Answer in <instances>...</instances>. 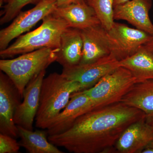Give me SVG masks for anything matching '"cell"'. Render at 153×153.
Instances as JSON below:
<instances>
[{"instance_id":"cell-1","label":"cell","mask_w":153,"mask_h":153,"mask_svg":"<svg viewBox=\"0 0 153 153\" xmlns=\"http://www.w3.org/2000/svg\"><path fill=\"white\" fill-rule=\"evenodd\" d=\"M140 110L119 102L94 108L79 117L68 130L48 136L49 141L69 152H112L121 134L132 123L144 118Z\"/></svg>"},{"instance_id":"cell-2","label":"cell","mask_w":153,"mask_h":153,"mask_svg":"<svg viewBox=\"0 0 153 153\" xmlns=\"http://www.w3.org/2000/svg\"><path fill=\"white\" fill-rule=\"evenodd\" d=\"M82 91L79 82L62 74L53 73L44 77L41 85L39 108L35 120L37 128L47 129L68 104L73 94Z\"/></svg>"},{"instance_id":"cell-3","label":"cell","mask_w":153,"mask_h":153,"mask_svg":"<svg viewBox=\"0 0 153 153\" xmlns=\"http://www.w3.org/2000/svg\"><path fill=\"white\" fill-rule=\"evenodd\" d=\"M41 26L22 35L6 49L0 50L1 59L12 58L43 48H59L61 35L69 27L64 20L52 14L44 18Z\"/></svg>"},{"instance_id":"cell-4","label":"cell","mask_w":153,"mask_h":153,"mask_svg":"<svg viewBox=\"0 0 153 153\" xmlns=\"http://www.w3.org/2000/svg\"><path fill=\"white\" fill-rule=\"evenodd\" d=\"M58 49L43 48L22 54L14 59H1L0 69L10 77L23 98L29 82L56 61Z\"/></svg>"},{"instance_id":"cell-5","label":"cell","mask_w":153,"mask_h":153,"mask_svg":"<svg viewBox=\"0 0 153 153\" xmlns=\"http://www.w3.org/2000/svg\"><path fill=\"white\" fill-rule=\"evenodd\" d=\"M137 83L136 78L130 71L120 66L93 87L83 91L93 102L94 108H99L120 102Z\"/></svg>"},{"instance_id":"cell-6","label":"cell","mask_w":153,"mask_h":153,"mask_svg":"<svg viewBox=\"0 0 153 153\" xmlns=\"http://www.w3.org/2000/svg\"><path fill=\"white\" fill-rule=\"evenodd\" d=\"M80 30L83 50L79 64L92 63L111 54L119 60L126 58L119 45L101 25Z\"/></svg>"},{"instance_id":"cell-7","label":"cell","mask_w":153,"mask_h":153,"mask_svg":"<svg viewBox=\"0 0 153 153\" xmlns=\"http://www.w3.org/2000/svg\"><path fill=\"white\" fill-rule=\"evenodd\" d=\"M57 7V0H44L33 8L21 11L10 25L0 31V50L6 49L13 40L30 31L38 22L52 14Z\"/></svg>"},{"instance_id":"cell-8","label":"cell","mask_w":153,"mask_h":153,"mask_svg":"<svg viewBox=\"0 0 153 153\" xmlns=\"http://www.w3.org/2000/svg\"><path fill=\"white\" fill-rule=\"evenodd\" d=\"M119 61L114 54H110L92 63L63 67L61 74L69 80L79 82L85 90L119 67Z\"/></svg>"},{"instance_id":"cell-9","label":"cell","mask_w":153,"mask_h":153,"mask_svg":"<svg viewBox=\"0 0 153 153\" xmlns=\"http://www.w3.org/2000/svg\"><path fill=\"white\" fill-rule=\"evenodd\" d=\"M21 94L7 74L0 73V132L13 137H19V132L14 117L21 103Z\"/></svg>"},{"instance_id":"cell-10","label":"cell","mask_w":153,"mask_h":153,"mask_svg":"<svg viewBox=\"0 0 153 153\" xmlns=\"http://www.w3.org/2000/svg\"><path fill=\"white\" fill-rule=\"evenodd\" d=\"M93 109V102L83 90L73 94L68 104L47 129L48 136L59 134L66 131L79 117Z\"/></svg>"},{"instance_id":"cell-11","label":"cell","mask_w":153,"mask_h":153,"mask_svg":"<svg viewBox=\"0 0 153 153\" xmlns=\"http://www.w3.org/2000/svg\"><path fill=\"white\" fill-rule=\"evenodd\" d=\"M46 70L42 71L29 82L23 94V100L17 107L14 120L17 126L33 130L34 120L40 103L41 85Z\"/></svg>"},{"instance_id":"cell-12","label":"cell","mask_w":153,"mask_h":153,"mask_svg":"<svg viewBox=\"0 0 153 153\" xmlns=\"http://www.w3.org/2000/svg\"><path fill=\"white\" fill-rule=\"evenodd\" d=\"M153 140V126L141 119L129 126L121 134L113 148L118 153H141Z\"/></svg>"},{"instance_id":"cell-13","label":"cell","mask_w":153,"mask_h":153,"mask_svg":"<svg viewBox=\"0 0 153 153\" xmlns=\"http://www.w3.org/2000/svg\"><path fill=\"white\" fill-rule=\"evenodd\" d=\"M152 0H129L114 8V20H124L150 35H153V24L149 16Z\"/></svg>"},{"instance_id":"cell-14","label":"cell","mask_w":153,"mask_h":153,"mask_svg":"<svg viewBox=\"0 0 153 153\" xmlns=\"http://www.w3.org/2000/svg\"><path fill=\"white\" fill-rule=\"evenodd\" d=\"M52 14L64 20L69 27L79 30L100 25L94 10L85 1L57 7Z\"/></svg>"},{"instance_id":"cell-15","label":"cell","mask_w":153,"mask_h":153,"mask_svg":"<svg viewBox=\"0 0 153 153\" xmlns=\"http://www.w3.org/2000/svg\"><path fill=\"white\" fill-rule=\"evenodd\" d=\"M82 50L83 41L80 30L67 28L61 35L56 61L63 67L77 65L82 58Z\"/></svg>"},{"instance_id":"cell-16","label":"cell","mask_w":153,"mask_h":153,"mask_svg":"<svg viewBox=\"0 0 153 153\" xmlns=\"http://www.w3.org/2000/svg\"><path fill=\"white\" fill-rule=\"evenodd\" d=\"M107 31L119 45L126 57L136 53L152 36L142 30L115 22Z\"/></svg>"},{"instance_id":"cell-17","label":"cell","mask_w":153,"mask_h":153,"mask_svg":"<svg viewBox=\"0 0 153 153\" xmlns=\"http://www.w3.org/2000/svg\"><path fill=\"white\" fill-rule=\"evenodd\" d=\"M120 102L141 111L147 122L153 126V79L136 83Z\"/></svg>"},{"instance_id":"cell-18","label":"cell","mask_w":153,"mask_h":153,"mask_svg":"<svg viewBox=\"0 0 153 153\" xmlns=\"http://www.w3.org/2000/svg\"><path fill=\"white\" fill-rule=\"evenodd\" d=\"M119 64L131 72L137 83L153 79V53L143 45L133 55L119 60Z\"/></svg>"},{"instance_id":"cell-19","label":"cell","mask_w":153,"mask_h":153,"mask_svg":"<svg viewBox=\"0 0 153 153\" xmlns=\"http://www.w3.org/2000/svg\"><path fill=\"white\" fill-rule=\"evenodd\" d=\"M19 137L21 140L19 143L30 153H63L56 146L49 141L47 130L33 131L17 126Z\"/></svg>"},{"instance_id":"cell-20","label":"cell","mask_w":153,"mask_h":153,"mask_svg":"<svg viewBox=\"0 0 153 153\" xmlns=\"http://www.w3.org/2000/svg\"><path fill=\"white\" fill-rule=\"evenodd\" d=\"M85 1L94 10L102 27L106 30H110L115 22L114 0H85Z\"/></svg>"},{"instance_id":"cell-21","label":"cell","mask_w":153,"mask_h":153,"mask_svg":"<svg viewBox=\"0 0 153 153\" xmlns=\"http://www.w3.org/2000/svg\"><path fill=\"white\" fill-rule=\"evenodd\" d=\"M42 1L44 0H11L4 6L0 24L3 25L10 22L15 19L25 6L30 4L36 5Z\"/></svg>"},{"instance_id":"cell-22","label":"cell","mask_w":153,"mask_h":153,"mask_svg":"<svg viewBox=\"0 0 153 153\" xmlns=\"http://www.w3.org/2000/svg\"><path fill=\"white\" fill-rule=\"evenodd\" d=\"M20 147V144L15 138L0 134V153H18Z\"/></svg>"},{"instance_id":"cell-23","label":"cell","mask_w":153,"mask_h":153,"mask_svg":"<svg viewBox=\"0 0 153 153\" xmlns=\"http://www.w3.org/2000/svg\"><path fill=\"white\" fill-rule=\"evenodd\" d=\"M85 0H57V7H60L72 4V3H77L83 2Z\"/></svg>"},{"instance_id":"cell-24","label":"cell","mask_w":153,"mask_h":153,"mask_svg":"<svg viewBox=\"0 0 153 153\" xmlns=\"http://www.w3.org/2000/svg\"><path fill=\"white\" fill-rule=\"evenodd\" d=\"M143 46L153 53V35H152L149 40Z\"/></svg>"},{"instance_id":"cell-25","label":"cell","mask_w":153,"mask_h":153,"mask_svg":"<svg viewBox=\"0 0 153 153\" xmlns=\"http://www.w3.org/2000/svg\"><path fill=\"white\" fill-rule=\"evenodd\" d=\"M141 153H153V140L144 148Z\"/></svg>"},{"instance_id":"cell-26","label":"cell","mask_w":153,"mask_h":153,"mask_svg":"<svg viewBox=\"0 0 153 153\" xmlns=\"http://www.w3.org/2000/svg\"><path fill=\"white\" fill-rule=\"evenodd\" d=\"M129 0H114V8L116 6L119 5L123 4Z\"/></svg>"},{"instance_id":"cell-27","label":"cell","mask_w":153,"mask_h":153,"mask_svg":"<svg viewBox=\"0 0 153 153\" xmlns=\"http://www.w3.org/2000/svg\"><path fill=\"white\" fill-rule=\"evenodd\" d=\"M2 1V2H4L5 3V4H7V3H9V2L11 0H1Z\"/></svg>"}]
</instances>
